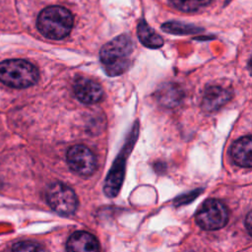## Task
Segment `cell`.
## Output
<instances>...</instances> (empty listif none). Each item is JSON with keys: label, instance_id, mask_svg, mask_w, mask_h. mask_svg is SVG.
<instances>
[{"label": "cell", "instance_id": "obj_1", "mask_svg": "<svg viewBox=\"0 0 252 252\" xmlns=\"http://www.w3.org/2000/svg\"><path fill=\"white\" fill-rule=\"evenodd\" d=\"M133 52L131 38L122 34L105 43L99 52L100 62L108 76H116L124 73L130 64V56Z\"/></svg>", "mask_w": 252, "mask_h": 252}, {"label": "cell", "instance_id": "obj_2", "mask_svg": "<svg viewBox=\"0 0 252 252\" xmlns=\"http://www.w3.org/2000/svg\"><path fill=\"white\" fill-rule=\"evenodd\" d=\"M74 24L72 13L61 6H49L38 15L36 26L41 34L50 39L66 37Z\"/></svg>", "mask_w": 252, "mask_h": 252}, {"label": "cell", "instance_id": "obj_3", "mask_svg": "<svg viewBox=\"0 0 252 252\" xmlns=\"http://www.w3.org/2000/svg\"><path fill=\"white\" fill-rule=\"evenodd\" d=\"M39 78L37 68L24 59H7L0 62V82L13 89H26Z\"/></svg>", "mask_w": 252, "mask_h": 252}, {"label": "cell", "instance_id": "obj_4", "mask_svg": "<svg viewBox=\"0 0 252 252\" xmlns=\"http://www.w3.org/2000/svg\"><path fill=\"white\" fill-rule=\"evenodd\" d=\"M46 200L53 211L60 215H72L78 207V199L75 192L66 184L54 182L46 191Z\"/></svg>", "mask_w": 252, "mask_h": 252}, {"label": "cell", "instance_id": "obj_5", "mask_svg": "<svg viewBox=\"0 0 252 252\" xmlns=\"http://www.w3.org/2000/svg\"><path fill=\"white\" fill-rule=\"evenodd\" d=\"M228 220L226 207L217 199H209L203 203L196 215V221L200 227L216 230L224 226Z\"/></svg>", "mask_w": 252, "mask_h": 252}, {"label": "cell", "instance_id": "obj_6", "mask_svg": "<svg viewBox=\"0 0 252 252\" xmlns=\"http://www.w3.org/2000/svg\"><path fill=\"white\" fill-rule=\"evenodd\" d=\"M70 168L80 175H91L95 169L96 159L94 153L84 145H75L67 152Z\"/></svg>", "mask_w": 252, "mask_h": 252}, {"label": "cell", "instance_id": "obj_7", "mask_svg": "<svg viewBox=\"0 0 252 252\" xmlns=\"http://www.w3.org/2000/svg\"><path fill=\"white\" fill-rule=\"evenodd\" d=\"M73 89L77 98L86 104L96 103L103 95L101 86L86 77H79L76 79Z\"/></svg>", "mask_w": 252, "mask_h": 252}, {"label": "cell", "instance_id": "obj_8", "mask_svg": "<svg viewBox=\"0 0 252 252\" xmlns=\"http://www.w3.org/2000/svg\"><path fill=\"white\" fill-rule=\"evenodd\" d=\"M232 94L231 91L225 89L220 86H211L205 90L203 99H202V106L203 108L208 111L212 112L222 105H224L231 97Z\"/></svg>", "mask_w": 252, "mask_h": 252}, {"label": "cell", "instance_id": "obj_9", "mask_svg": "<svg viewBox=\"0 0 252 252\" xmlns=\"http://www.w3.org/2000/svg\"><path fill=\"white\" fill-rule=\"evenodd\" d=\"M67 252H99L96 238L87 231H76L68 239Z\"/></svg>", "mask_w": 252, "mask_h": 252}, {"label": "cell", "instance_id": "obj_10", "mask_svg": "<svg viewBox=\"0 0 252 252\" xmlns=\"http://www.w3.org/2000/svg\"><path fill=\"white\" fill-rule=\"evenodd\" d=\"M252 141L250 136H245L238 139L231 147L230 154L233 161L242 167H251Z\"/></svg>", "mask_w": 252, "mask_h": 252}, {"label": "cell", "instance_id": "obj_11", "mask_svg": "<svg viewBox=\"0 0 252 252\" xmlns=\"http://www.w3.org/2000/svg\"><path fill=\"white\" fill-rule=\"evenodd\" d=\"M124 174V158L123 157H119L116 162L113 164L111 171L106 178L104 184V192L108 197H114L119 191V188L122 183Z\"/></svg>", "mask_w": 252, "mask_h": 252}, {"label": "cell", "instance_id": "obj_12", "mask_svg": "<svg viewBox=\"0 0 252 252\" xmlns=\"http://www.w3.org/2000/svg\"><path fill=\"white\" fill-rule=\"evenodd\" d=\"M158 100L166 107H174L182 98V91L176 84L165 83L157 91Z\"/></svg>", "mask_w": 252, "mask_h": 252}, {"label": "cell", "instance_id": "obj_13", "mask_svg": "<svg viewBox=\"0 0 252 252\" xmlns=\"http://www.w3.org/2000/svg\"><path fill=\"white\" fill-rule=\"evenodd\" d=\"M139 40L149 48H158L162 46L163 39L144 20H142L137 29Z\"/></svg>", "mask_w": 252, "mask_h": 252}, {"label": "cell", "instance_id": "obj_14", "mask_svg": "<svg viewBox=\"0 0 252 252\" xmlns=\"http://www.w3.org/2000/svg\"><path fill=\"white\" fill-rule=\"evenodd\" d=\"M171 4L183 12L198 11L209 5L212 0H170Z\"/></svg>", "mask_w": 252, "mask_h": 252}, {"label": "cell", "instance_id": "obj_15", "mask_svg": "<svg viewBox=\"0 0 252 252\" xmlns=\"http://www.w3.org/2000/svg\"><path fill=\"white\" fill-rule=\"evenodd\" d=\"M162 30L166 31L167 32L174 33V34H188V33H195L197 32H200V29H197L196 27L185 25L183 23L178 22H169L162 25Z\"/></svg>", "mask_w": 252, "mask_h": 252}, {"label": "cell", "instance_id": "obj_16", "mask_svg": "<svg viewBox=\"0 0 252 252\" xmlns=\"http://www.w3.org/2000/svg\"><path fill=\"white\" fill-rule=\"evenodd\" d=\"M12 252H45L44 248L33 241H20L13 245Z\"/></svg>", "mask_w": 252, "mask_h": 252}, {"label": "cell", "instance_id": "obj_17", "mask_svg": "<svg viewBox=\"0 0 252 252\" xmlns=\"http://www.w3.org/2000/svg\"><path fill=\"white\" fill-rule=\"evenodd\" d=\"M246 226H247V229L250 233V229H251V213L249 212L248 215H247V219H246Z\"/></svg>", "mask_w": 252, "mask_h": 252}]
</instances>
